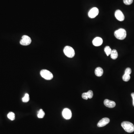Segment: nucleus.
Listing matches in <instances>:
<instances>
[{"mask_svg": "<svg viewBox=\"0 0 134 134\" xmlns=\"http://www.w3.org/2000/svg\"><path fill=\"white\" fill-rule=\"evenodd\" d=\"M114 36L115 37L120 40H123L125 39L127 36V33L125 30L123 28H120L115 31L114 32Z\"/></svg>", "mask_w": 134, "mask_h": 134, "instance_id": "nucleus-2", "label": "nucleus"}, {"mask_svg": "<svg viewBox=\"0 0 134 134\" xmlns=\"http://www.w3.org/2000/svg\"><path fill=\"white\" fill-rule=\"evenodd\" d=\"M115 16L119 21H123L124 20V16L123 12L120 10H117L115 13Z\"/></svg>", "mask_w": 134, "mask_h": 134, "instance_id": "nucleus-8", "label": "nucleus"}, {"mask_svg": "<svg viewBox=\"0 0 134 134\" xmlns=\"http://www.w3.org/2000/svg\"><path fill=\"white\" fill-rule=\"evenodd\" d=\"M133 98V106L134 107V97H132Z\"/></svg>", "mask_w": 134, "mask_h": 134, "instance_id": "nucleus-23", "label": "nucleus"}, {"mask_svg": "<svg viewBox=\"0 0 134 134\" xmlns=\"http://www.w3.org/2000/svg\"><path fill=\"white\" fill-rule=\"evenodd\" d=\"M131 73H132V70H131V69L130 68L128 67V68H127L126 69L124 74L130 75L131 74Z\"/></svg>", "mask_w": 134, "mask_h": 134, "instance_id": "nucleus-21", "label": "nucleus"}, {"mask_svg": "<svg viewBox=\"0 0 134 134\" xmlns=\"http://www.w3.org/2000/svg\"><path fill=\"white\" fill-rule=\"evenodd\" d=\"M110 121V119L108 118H103L101 119L97 124V126L98 127H103L105 126L106 125L109 123Z\"/></svg>", "mask_w": 134, "mask_h": 134, "instance_id": "nucleus-9", "label": "nucleus"}, {"mask_svg": "<svg viewBox=\"0 0 134 134\" xmlns=\"http://www.w3.org/2000/svg\"><path fill=\"white\" fill-rule=\"evenodd\" d=\"M62 115L63 117L66 119H71L72 116V112L68 108H65L62 112Z\"/></svg>", "mask_w": 134, "mask_h": 134, "instance_id": "nucleus-7", "label": "nucleus"}, {"mask_svg": "<svg viewBox=\"0 0 134 134\" xmlns=\"http://www.w3.org/2000/svg\"><path fill=\"white\" fill-rule=\"evenodd\" d=\"M95 75L98 77H100L103 75V70L100 67H98L96 68L95 71Z\"/></svg>", "mask_w": 134, "mask_h": 134, "instance_id": "nucleus-12", "label": "nucleus"}, {"mask_svg": "<svg viewBox=\"0 0 134 134\" xmlns=\"http://www.w3.org/2000/svg\"><path fill=\"white\" fill-rule=\"evenodd\" d=\"M31 38L26 35H24L22 37V39L20 41L21 45H28L31 44Z\"/></svg>", "mask_w": 134, "mask_h": 134, "instance_id": "nucleus-5", "label": "nucleus"}, {"mask_svg": "<svg viewBox=\"0 0 134 134\" xmlns=\"http://www.w3.org/2000/svg\"><path fill=\"white\" fill-rule=\"evenodd\" d=\"M82 98L83 99H86V100H87V99H88V97L86 92L83 93L82 94Z\"/></svg>", "mask_w": 134, "mask_h": 134, "instance_id": "nucleus-22", "label": "nucleus"}, {"mask_svg": "<svg viewBox=\"0 0 134 134\" xmlns=\"http://www.w3.org/2000/svg\"><path fill=\"white\" fill-rule=\"evenodd\" d=\"M99 9L97 7H94L92 8L88 13V16L91 18H94L96 17L98 14Z\"/></svg>", "mask_w": 134, "mask_h": 134, "instance_id": "nucleus-6", "label": "nucleus"}, {"mask_svg": "<svg viewBox=\"0 0 134 134\" xmlns=\"http://www.w3.org/2000/svg\"><path fill=\"white\" fill-rule=\"evenodd\" d=\"M110 56H111V57L112 59L113 60L116 59L118 57V54L117 51L115 49H114L112 50Z\"/></svg>", "mask_w": 134, "mask_h": 134, "instance_id": "nucleus-13", "label": "nucleus"}, {"mask_svg": "<svg viewBox=\"0 0 134 134\" xmlns=\"http://www.w3.org/2000/svg\"><path fill=\"white\" fill-rule=\"evenodd\" d=\"M131 96H132V97H134V92H133V93H132V94H131Z\"/></svg>", "mask_w": 134, "mask_h": 134, "instance_id": "nucleus-24", "label": "nucleus"}, {"mask_svg": "<svg viewBox=\"0 0 134 134\" xmlns=\"http://www.w3.org/2000/svg\"><path fill=\"white\" fill-rule=\"evenodd\" d=\"M104 104L105 106L109 108H113L116 105L115 102L108 99L104 100Z\"/></svg>", "mask_w": 134, "mask_h": 134, "instance_id": "nucleus-10", "label": "nucleus"}, {"mask_svg": "<svg viewBox=\"0 0 134 134\" xmlns=\"http://www.w3.org/2000/svg\"><path fill=\"white\" fill-rule=\"evenodd\" d=\"M7 117L8 119L11 120H14L15 119V114L14 112H9L7 114Z\"/></svg>", "mask_w": 134, "mask_h": 134, "instance_id": "nucleus-16", "label": "nucleus"}, {"mask_svg": "<svg viewBox=\"0 0 134 134\" xmlns=\"http://www.w3.org/2000/svg\"><path fill=\"white\" fill-rule=\"evenodd\" d=\"M30 100L29 95L28 94H26L24 97L22 98V101L23 103L28 102Z\"/></svg>", "mask_w": 134, "mask_h": 134, "instance_id": "nucleus-17", "label": "nucleus"}, {"mask_svg": "<svg viewBox=\"0 0 134 134\" xmlns=\"http://www.w3.org/2000/svg\"><path fill=\"white\" fill-rule=\"evenodd\" d=\"M63 52L65 55L69 57L72 58L75 55V52L73 48L69 46H66L64 48Z\"/></svg>", "mask_w": 134, "mask_h": 134, "instance_id": "nucleus-3", "label": "nucleus"}, {"mask_svg": "<svg viewBox=\"0 0 134 134\" xmlns=\"http://www.w3.org/2000/svg\"><path fill=\"white\" fill-rule=\"evenodd\" d=\"M45 114V112L43 111V110L42 109H40L39 110V112H38L37 117H38V118L42 119V118H43L44 117Z\"/></svg>", "mask_w": 134, "mask_h": 134, "instance_id": "nucleus-15", "label": "nucleus"}, {"mask_svg": "<svg viewBox=\"0 0 134 134\" xmlns=\"http://www.w3.org/2000/svg\"><path fill=\"white\" fill-rule=\"evenodd\" d=\"M123 2L126 5H130L133 2V0H123Z\"/></svg>", "mask_w": 134, "mask_h": 134, "instance_id": "nucleus-20", "label": "nucleus"}, {"mask_svg": "<svg viewBox=\"0 0 134 134\" xmlns=\"http://www.w3.org/2000/svg\"><path fill=\"white\" fill-rule=\"evenodd\" d=\"M121 126L125 131L129 133L134 131V125L133 124L129 121H123L121 123Z\"/></svg>", "mask_w": 134, "mask_h": 134, "instance_id": "nucleus-1", "label": "nucleus"}, {"mask_svg": "<svg viewBox=\"0 0 134 134\" xmlns=\"http://www.w3.org/2000/svg\"><path fill=\"white\" fill-rule=\"evenodd\" d=\"M86 93L87 96L88 98L91 99L93 97V92L92 90H89Z\"/></svg>", "mask_w": 134, "mask_h": 134, "instance_id": "nucleus-19", "label": "nucleus"}, {"mask_svg": "<svg viewBox=\"0 0 134 134\" xmlns=\"http://www.w3.org/2000/svg\"><path fill=\"white\" fill-rule=\"evenodd\" d=\"M40 74L43 78L46 80H50L53 77L52 74L47 70H42L41 71Z\"/></svg>", "mask_w": 134, "mask_h": 134, "instance_id": "nucleus-4", "label": "nucleus"}, {"mask_svg": "<svg viewBox=\"0 0 134 134\" xmlns=\"http://www.w3.org/2000/svg\"><path fill=\"white\" fill-rule=\"evenodd\" d=\"M130 79V75L124 74L123 76V79L124 81L128 82Z\"/></svg>", "mask_w": 134, "mask_h": 134, "instance_id": "nucleus-18", "label": "nucleus"}, {"mask_svg": "<svg viewBox=\"0 0 134 134\" xmlns=\"http://www.w3.org/2000/svg\"><path fill=\"white\" fill-rule=\"evenodd\" d=\"M112 50L111 49V48L108 46H106L105 47V49H104V51H105V53L107 56H109V55H110L111 52H112Z\"/></svg>", "mask_w": 134, "mask_h": 134, "instance_id": "nucleus-14", "label": "nucleus"}, {"mask_svg": "<svg viewBox=\"0 0 134 134\" xmlns=\"http://www.w3.org/2000/svg\"><path fill=\"white\" fill-rule=\"evenodd\" d=\"M103 43V39L102 38L99 37H96L92 41L93 45L95 46H100L102 45Z\"/></svg>", "mask_w": 134, "mask_h": 134, "instance_id": "nucleus-11", "label": "nucleus"}]
</instances>
